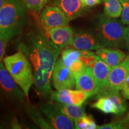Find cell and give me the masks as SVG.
<instances>
[{"label": "cell", "mask_w": 129, "mask_h": 129, "mask_svg": "<svg viewBox=\"0 0 129 129\" xmlns=\"http://www.w3.org/2000/svg\"><path fill=\"white\" fill-rule=\"evenodd\" d=\"M19 51L26 56L33 71L37 94L47 97L51 94L50 81L54 65L60 54V48L48 36L40 32H32L19 42Z\"/></svg>", "instance_id": "cell-1"}, {"label": "cell", "mask_w": 129, "mask_h": 129, "mask_svg": "<svg viewBox=\"0 0 129 129\" xmlns=\"http://www.w3.org/2000/svg\"><path fill=\"white\" fill-rule=\"evenodd\" d=\"M28 22L22 0H3L0 10V38L8 41L20 34Z\"/></svg>", "instance_id": "cell-2"}, {"label": "cell", "mask_w": 129, "mask_h": 129, "mask_svg": "<svg viewBox=\"0 0 129 129\" xmlns=\"http://www.w3.org/2000/svg\"><path fill=\"white\" fill-rule=\"evenodd\" d=\"M5 67L29 99L30 88L34 83L33 71L29 61L23 53H17L3 59Z\"/></svg>", "instance_id": "cell-3"}, {"label": "cell", "mask_w": 129, "mask_h": 129, "mask_svg": "<svg viewBox=\"0 0 129 129\" xmlns=\"http://www.w3.org/2000/svg\"><path fill=\"white\" fill-rule=\"evenodd\" d=\"M125 28L117 20L101 16L98 25V36L104 47L116 48L124 40Z\"/></svg>", "instance_id": "cell-4"}, {"label": "cell", "mask_w": 129, "mask_h": 129, "mask_svg": "<svg viewBox=\"0 0 129 129\" xmlns=\"http://www.w3.org/2000/svg\"><path fill=\"white\" fill-rule=\"evenodd\" d=\"M97 101L91 107L105 114H113L118 116L123 115L127 111V106L125 98L119 93L118 90L109 87L100 90Z\"/></svg>", "instance_id": "cell-5"}, {"label": "cell", "mask_w": 129, "mask_h": 129, "mask_svg": "<svg viewBox=\"0 0 129 129\" xmlns=\"http://www.w3.org/2000/svg\"><path fill=\"white\" fill-rule=\"evenodd\" d=\"M40 110L46 116L53 128H75V121L65 115L54 103L47 102L40 105Z\"/></svg>", "instance_id": "cell-6"}, {"label": "cell", "mask_w": 129, "mask_h": 129, "mask_svg": "<svg viewBox=\"0 0 129 129\" xmlns=\"http://www.w3.org/2000/svg\"><path fill=\"white\" fill-rule=\"evenodd\" d=\"M52 81L57 90L72 89L75 86V75L63 63L62 58L56 61L52 73Z\"/></svg>", "instance_id": "cell-7"}, {"label": "cell", "mask_w": 129, "mask_h": 129, "mask_svg": "<svg viewBox=\"0 0 129 129\" xmlns=\"http://www.w3.org/2000/svg\"><path fill=\"white\" fill-rule=\"evenodd\" d=\"M41 20L46 30L51 28L68 25L69 20L64 13L56 6L45 7L41 14Z\"/></svg>", "instance_id": "cell-8"}, {"label": "cell", "mask_w": 129, "mask_h": 129, "mask_svg": "<svg viewBox=\"0 0 129 129\" xmlns=\"http://www.w3.org/2000/svg\"><path fill=\"white\" fill-rule=\"evenodd\" d=\"M90 97L83 91L70 88L52 91L50 94L51 100L53 102L78 106L82 105Z\"/></svg>", "instance_id": "cell-9"}, {"label": "cell", "mask_w": 129, "mask_h": 129, "mask_svg": "<svg viewBox=\"0 0 129 129\" xmlns=\"http://www.w3.org/2000/svg\"><path fill=\"white\" fill-rule=\"evenodd\" d=\"M0 85L9 96L19 102L23 103L26 98L25 93L16 84L3 62L0 63Z\"/></svg>", "instance_id": "cell-10"}, {"label": "cell", "mask_w": 129, "mask_h": 129, "mask_svg": "<svg viewBox=\"0 0 129 129\" xmlns=\"http://www.w3.org/2000/svg\"><path fill=\"white\" fill-rule=\"evenodd\" d=\"M75 87L77 90L83 91L90 96L98 94L100 87L93 75L91 68H86L84 71L75 75Z\"/></svg>", "instance_id": "cell-11"}, {"label": "cell", "mask_w": 129, "mask_h": 129, "mask_svg": "<svg viewBox=\"0 0 129 129\" xmlns=\"http://www.w3.org/2000/svg\"><path fill=\"white\" fill-rule=\"evenodd\" d=\"M48 38L60 48H67L72 46L74 32L69 26L56 27L46 30Z\"/></svg>", "instance_id": "cell-12"}, {"label": "cell", "mask_w": 129, "mask_h": 129, "mask_svg": "<svg viewBox=\"0 0 129 129\" xmlns=\"http://www.w3.org/2000/svg\"><path fill=\"white\" fill-rule=\"evenodd\" d=\"M71 47L79 50L87 51L104 47L98 36L87 32H80L74 34Z\"/></svg>", "instance_id": "cell-13"}, {"label": "cell", "mask_w": 129, "mask_h": 129, "mask_svg": "<svg viewBox=\"0 0 129 129\" xmlns=\"http://www.w3.org/2000/svg\"><path fill=\"white\" fill-rule=\"evenodd\" d=\"M129 74V61L125 57L123 62L111 69L108 87L117 90H121L125 79Z\"/></svg>", "instance_id": "cell-14"}, {"label": "cell", "mask_w": 129, "mask_h": 129, "mask_svg": "<svg viewBox=\"0 0 129 129\" xmlns=\"http://www.w3.org/2000/svg\"><path fill=\"white\" fill-rule=\"evenodd\" d=\"M52 4L59 7L69 20L80 16L85 7L80 0H53Z\"/></svg>", "instance_id": "cell-15"}, {"label": "cell", "mask_w": 129, "mask_h": 129, "mask_svg": "<svg viewBox=\"0 0 129 129\" xmlns=\"http://www.w3.org/2000/svg\"><path fill=\"white\" fill-rule=\"evenodd\" d=\"M96 54L102 60L108 64L111 68L118 65L125 59V53L120 50L102 47L96 50Z\"/></svg>", "instance_id": "cell-16"}, {"label": "cell", "mask_w": 129, "mask_h": 129, "mask_svg": "<svg viewBox=\"0 0 129 129\" xmlns=\"http://www.w3.org/2000/svg\"><path fill=\"white\" fill-rule=\"evenodd\" d=\"M111 67L98 57L91 67V71L100 87V90L104 89L108 85V77Z\"/></svg>", "instance_id": "cell-17"}, {"label": "cell", "mask_w": 129, "mask_h": 129, "mask_svg": "<svg viewBox=\"0 0 129 129\" xmlns=\"http://www.w3.org/2000/svg\"><path fill=\"white\" fill-rule=\"evenodd\" d=\"M54 104L64 115L74 121L86 115L84 109L82 105L78 106L75 105L66 104L60 102H55Z\"/></svg>", "instance_id": "cell-18"}, {"label": "cell", "mask_w": 129, "mask_h": 129, "mask_svg": "<svg viewBox=\"0 0 129 129\" xmlns=\"http://www.w3.org/2000/svg\"><path fill=\"white\" fill-rule=\"evenodd\" d=\"M26 110L32 120L40 128L43 129H53V127L48 121L45 120L43 116L41 115L40 111L35 108L34 106L29 104H26Z\"/></svg>", "instance_id": "cell-19"}, {"label": "cell", "mask_w": 129, "mask_h": 129, "mask_svg": "<svg viewBox=\"0 0 129 129\" xmlns=\"http://www.w3.org/2000/svg\"><path fill=\"white\" fill-rule=\"evenodd\" d=\"M122 4L120 0H105L104 13L109 18H117L121 15Z\"/></svg>", "instance_id": "cell-20"}, {"label": "cell", "mask_w": 129, "mask_h": 129, "mask_svg": "<svg viewBox=\"0 0 129 129\" xmlns=\"http://www.w3.org/2000/svg\"><path fill=\"white\" fill-rule=\"evenodd\" d=\"M81 54V50H79L75 48H67L62 51L61 58L65 66L69 68L74 62L80 59Z\"/></svg>", "instance_id": "cell-21"}, {"label": "cell", "mask_w": 129, "mask_h": 129, "mask_svg": "<svg viewBox=\"0 0 129 129\" xmlns=\"http://www.w3.org/2000/svg\"><path fill=\"white\" fill-rule=\"evenodd\" d=\"M74 121L75 128L77 129H95L98 127L91 115H85L77 118Z\"/></svg>", "instance_id": "cell-22"}, {"label": "cell", "mask_w": 129, "mask_h": 129, "mask_svg": "<svg viewBox=\"0 0 129 129\" xmlns=\"http://www.w3.org/2000/svg\"><path fill=\"white\" fill-rule=\"evenodd\" d=\"M26 7L33 12L38 13L45 7L50 0H22Z\"/></svg>", "instance_id": "cell-23"}, {"label": "cell", "mask_w": 129, "mask_h": 129, "mask_svg": "<svg viewBox=\"0 0 129 129\" xmlns=\"http://www.w3.org/2000/svg\"><path fill=\"white\" fill-rule=\"evenodd\" d=\"M122 4L121 22L124 25H129V0H120Z\"/></svg>", "instance_id": "cell-24"}, {"label": "cell", "mask_w": 129, "mask_h": 129, "mask_svg": "<svg viewBox=\"0 0 129 129\" xmlns=\"http://www.w3.org/2000/svg\"><path fill=\"white\" fill-rule=\"evenodd\" d=\"M97 128L99 129H123L127 128L122 121H115L109 123L102 125H98Z\"/></svg>", "instance_id": "cell-25"}, {"label": "cell", "mask_w": 129, "mask_h": 129, "mask_svg": "<svg viewBox=\"0 0 129 129\" xmlns=\"http://www.w3.org/2000/svg\"><path fill=\"white\" fill-rule=\"evenodd\" d=\"M87 67L85 66L83 61L81 60L80 59H78V60H75L71 64L70 67L68 68L70 69L71 71L74 74V75L80 73L83 71H84L86 69Z\"/></svg>", "instance_id": "cell-26"}, {"label": "cell", "mask_w": 129, "mask_h": 129, "mask_svg": "<svg viewBox=\"0 0 129 129\" xmlns=\"http://www.w3.org/2000/svg\"><path fill=\"white\" fill-rule=\"evenodd\" d=\"M121 91L122 96L125 99L129 100V74L125 79Z\"/></svg>", "instance_id": "cell-27"}, {"label": "cell", "mask_w": 129, "mask_h": 129, "mask_svg": "<svg viewBox=\"0 0 129 129\" xmlns=\"http://www.w3.org/2000/svg\"><path fill=\"white\" fill-rule=\"evenodd\" d=\"M6 43H7V41L0 38V63L2 62L5 51H6V46H7Z\"/></svg>", "instance_id": "cell-28"}, {"label": "cell", "mask_w": 129, "mask_h": 129, "mask_svg": "<svg viewBox=\"0 0 129 129\" xmlns=\"http://www.w3.org/2000/svg\"><path fill=\"white\" fill-rule=\"evenodd\" d=\"M80 1L85 7H93L102 2L101 0H80Z\"/></svg>", "instance_id": "cell-29"}, {"label": "cell", "mask_w": 129, "mask_h": 129, "mask_svg": "<svg viewBox=\"0 0 129 129\" xmlns=\"http://www.w3.org/2000/svg\"><path fill=\"white\" fill-rule=\"evenodd\" d=\"M124 41L125 44L128 48L129 50V25L127 28H125V32H124Z\"/></svg>", "instance_id": "cell-30"}, {"label": "cell", "mask_w": 129, "mask_h": 129, "mask_svg": "<svg viewBox=\"0 0 129 129\" xmlns=\"http://www.w3.org/2000/svg\"><path fill=\"white\" fill-rule=\"evenodd\" d=\"M122 121H123L124 123L125 124V125L127 127V128H128L129 127V111L125 118Z\"/></svg>", "instance_id": "cell-31"}, {"label": "cell", "mask_w": 129, "mask_h": 129, "mask_svg": "<svg viewBox=\"0 0 129 129\" xmlns=\"http://www.w3.org/2000/svg\"><path fill=\"white\" fill-rule=\"evenodd\" d=\"M3 4V0H0V10H1V7H2Z\"/></svg>", "instance_id": "cell-32"}, {"label": "cell", "mask_w": 129, "mask_h": 129, "mask_svg": "<svg viewBox=\"0 0 129 129\" xmlns=\"http://www.w3.org/2000/svg\"><path fill=\"white\" fill-rule=\"evenodd\" d=\"M126 58H127V59H128V60L129 61V56H127V57H126Z\"/></svg>", "instance_id": "cell-33"}, {"label": "cell", "mask_w": 129, "mask_h": 129, "mask_svg": "<svg viewBox=\"0 0 129 129\" xmlns=\"http://www.w3.org/2000/svg\"><path fill=\"white\" fill-rule=\"evenodd\" d=\"M105 0H101V1H104Z\"/></svg>", "instance_id": "cell-34"}]
</instances>
